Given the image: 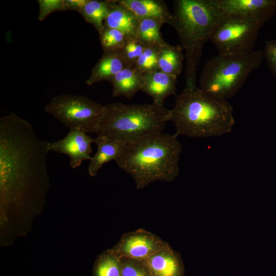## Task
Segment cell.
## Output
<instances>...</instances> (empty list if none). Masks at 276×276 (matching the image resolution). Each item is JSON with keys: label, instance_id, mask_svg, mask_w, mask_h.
I'll return each instance as SVG.
<instances>
[{"label": "cell", "instance_id": "1", "mask_svg": "<svg viewBox=\"0 0 276 276\" xmlns=\"http://www.w3.org/2000/svg\"><path fill=\"white\" fill-rule=\"evenodd\" d=\"M49 142L14 113L0 119V192L3 206L40 204L49 186Z\"/></svg>", "mask_w": 276, "mask_h": 276}, {"label": "cell", "instance_id": "2", "mask_svg": "<svg viewBox=\"0 0 276 276\" xmlns=\"http://www.w3.org/2000/svg\"><path fill=\"white\" fill-rule=\"evenodd\" d=\"M177 136L158 132L127 141L116 164L137 189L156 181H172L179 172L182 149Z\"/></svg>", "mask_w": 276, "mask_h": 276}, {"label": "cell", "instance_id": "3", "mask_svg": "<svg viewBox=\"0 0 276 276\" xmlns=\"http://www.w3.org/2000/svg\"><path fill=\"white\" fill-rule=\"evenodd\" d=\"M226 14L216 0H176L168 24L175 30L186 60V87H196L203 48Z\"/></svg>", "mask_w": 276, "mask_h": 276}, {"label": "cell", "instance_id": "4", "mask_svg": "<svg viewBox=\"0 0 276 276\" xmlns=\"http://www.w3.org/2000/svg\"><path fill=\"white\" fill-rule=\"evenodd\" d=\"M234 109L227 101L214 98L200 88L185 87L170 110V121L177 135L203 138L230 132L235 124Z\"/></svg>", "mask_w": 276, "mask_h": 276}, {"label": "cell", "instance_id": "5", "mask_svg": "<svg viewBox=\"0 0 276 276\" xmlns=\"http://www.w3.org/2000/svg\"><path fill=\"white\" fill-rule=\"evenodd\" d=\"M170 119V110L154 103H112L104 105L96 134L110 141L125 143L162 132Z\"/></svg>", "mask_w": 276, "mask_h": 276}, {"label": "cell", "instance_id": "6", "mask_svg": "<svg viewBox=\"0 0 276 276\" xmlns=\"http://www.w3.org/2000/svg\"><path fill=\"white\" fill-rule=\"evenodd\" d=\"M263 58V50L244 55L213 56L202 68L199 88L214 98L227 101L238 93Z\"/></svg>", "mask_w": 276, "mask_h": 276}, {"label": "cell", "instance_id": "7", "mask_svg": "<svg viewBox=\"0 0 276 276\" xmlns=\"http://www.w3.org/2000/svg\"><path fill=\"white\" fill-rule=\"evenodd\" d=\"M104 108L85 96L62 95L53 97L45 105L44 111L70 130L96 133Z\"/></svg>", "mask_w": 276, "mask_h": 276}, {"label": "cell", "instance_id": "8", "mask_svg": "<svg viewBox=\"0 0 276 276\" xmlns=\"http://www.w3.org/2000/svg\"><path fill=\"white\" fill-rule=\"evenodd\" d=\"M265 22L226 15L210 40L218 54L239 55L254 51L260 31Z\"/></svg>", "mask_w": 276, "mask_h": 276}, {"label": "cell", "instance_id": "9", "mask_svg": "<svg viewBox=\"0 0 276 276\" xmlns=\"http://www.w3.org/2000/svg\"><path fill=\"white\" fill-rule=\"evenodd\" d=\"M169 245L156 235L140 228L124 234L110 249L121 258L144 261Z\"/></svg>", "mask_w": 276, "mask_h": 276}, {"label": "cell", "instance_id": "10", "mask_svg": "<svg viewBox=\"0 0 276 276\" xmlns=\"http://www.w3.org/2000/svg\"><path fill=\"white\" fill-rule=\"evenodd\" d=\"M93 143L94 139L86 133L80 130H70L62 139L49 142L48 149L49 151L68 155L70 165L75 169L80 166L83 160L91 159Z\"/></svg>", "mask_w": 276, "mask_h": 276}, {"label": "cell", "instance_id": "11", "mask_svg": "<svg viewBox=\"0 0 276 276\" xmlns=\"http://www.w3.org/2000/svg\"><path fill=\"white\" fill-rule=\"evenodd\" d=\"M226 15L247 18L265 23L276 13V0H216Z\"/></svg>", "mask_w": 276, "mask_h": 276}, {"label": "cell", "instance_id": "12", "mask_svg": "<svg viewBox=\"0 0 276 276\" xmlns=\"http://www.w3.org/2000/svg\"><path fill=\"white\" fill-rule=\"evenodd\" d=\"M177 77L156 70L143 74L141 90L153 99V103L164 106L165 99L175 95Z\"/></svg>", "mask_w": 276, "mask_h": 276}, {"label": "cell", "instance_id": "13", "mask_svg": "<svg viewBox=\"0 0 276 276\" xmlns=\"http://www.w3.org/2000/svg\"><path fill=\"white\" fill-rule=\"evenodd\" d=\"M152 276H180L181 262L179 254L169 245L144 260Z\"/></svg>", "mask_w": 276, "mask_h": 276}, {"label": "cell", "instance_id": "14", "mask_svg": "<svg viewBox=\"0 0 276 276\" xmlns=\"http://www.w3.org/2000/svg\"><path fill=\"white\" fill-rule=\"evenodd\" d=\"M128 65L121 51L103 53L91 69L86 83L90 86L101 81H109Z\"/></svg>", "mask_w": 276, "mask_h": 276}, {"label": "cell", "instance_id": "15", "mask_svg": "<svg viewBox=\"0 0 276 276\" xmlns=\"http://www.w3.org/2000/svg\"><path fill=\"white\" fill-rule=\"evenodd\" d=\"M108 1L109 11L105 19L104 26L118 30L129 37H135L140 19L117 0Z\"/></svg>", "mask_w": 276, "mask_h": 276}, {"label": "cell", "instance_id": "16", "mask_svg": "<svg viewBox=\"0 0 276 276\" xmlns=\"http://www.w3.org/2000/svg\"><path fill=\"white\" fill-rule=\"evenodd\" d=\"M142 78L143 74L133 66L128 65L109 81L112 86V96L133 98L141 90Z\"/></svg>", "mask_w": 276, "mask_h": 276}, {"label": "cell", "instance_id": "17", "mask_svg": "<svg viewBox=\"0 0 276 276\" xmlns=\"http://www.w3.org/2000/svg\"><path fill=\"white\" fill-rule=\"evenodd\" d=\"M94 143L97 146V151L90 160L88 172L91 176L97 175L100 169L106 163L115 162L120 156L125 145L124 142L110 141L97 136Z\"/></svg>", "mask_w": 276, "mask_h": 276}, {"label": "cell", "instance_id": "18", "mask_svg": "<svg viewBox=\"0 0 276 276\" xmlns=\"http://www.w3.org/2000/svg\"><path fill=\"white\" fill-rule=\"evenodd\" d=\"M130 10L139 19L157 18L168 24L171 13L164 1L161 0H117Z\"/></svg>", "mask_w": 276, "mask_h": 276}, {"label": "cell", "instance_id": "19", "mask_svg": "<svg viewBox=\"0 0 276 276\" xmlns=\"http://www.w3.org/2000/svg\"><path fill=\"white\" fill-rule=\"evenodd\" d=\"M181 44L166 43L159 48L158 69L165 73L178 77L182 71L185 58Z\"/></svg>", "mask_w": 276, "mask_h": 276}, {"label": "cell", "instance_id": "20", "mask_svg": "<svg viewBox=\"0 0 276 276\" xmlns=\"http://www.w3.org/2000/svg\"><path fill=\"white\" fill-rule=\"evenodd\" d=\"M166 23L164 19L157 18L140 19L135 38L146 47L164 45L167 42L164 40L160 30Z\"/></svg>", "mask_w": 276, "mask_h": 276}, {"label": "cell", "instance_id": "21", "mask_svg": "<svg viewBox=\"0 0 276 276\" xmlns=\"http://www.w3.org/2000/svg\"><path fill=\"white\" fill-rule=\"evenodd\" d=\"M109 11L108 1L88 0L80 12L85 20L99 33Z\"/></svg>", "mask_w": 276, "mask_h": 276}, {"label": "cell", "instance_id": "22", "mask_svg": "<svg viewBox=\"0 0 276 276\" xmlns=\"http://www.w3.org/2000/svg\"><path fill=\"white\" fill-rule=\"evenodd\" d=\"M122 258L112 250L103 252L98 258L94 276H121Z\"/></svg>", "mask_w": 276, "mask_h": 276}, {"label": "cell", "instance_id": "23", "mask_svg": "<svg viewBox=\"0 0 276 276\" xmlns=\"http://www.w3.org/2000/svg\"><path fill=\"white\" fill-rule=\"evenodd\" d=\"M99 33L103 53L121 51L129 37L118 30L105 26Z\"/></svg>", "mask_w": 276, "mask_h": 276}, {"label": "cell", "instance_id": "24", "mask_svg": "<svg viewBox=\"0 0 276 276\" xmlns=\"http://www.w3.org/2000/svg\"><path fill=\"white\" fill-rule=\"evenodd\" d=\"M159 47H146L134 64L133 66L135 68L142 74L158 70V53Z\"/></svg>", "mask_w": 276, "mask_h": 276}, {"label": "cell", "instance_id": "25", "mask_svg": "<svg viewBox=\"0 0 276 276\" xmlns=\"http://www.w3.org/2000/svg\"><path fill=\"white\" fill-rule=\"evenodd\" d=\"M146 47V46L136 38L128 37L121 52L128 65L134 66Z\"/></svg>", "mask_w": 276, "mask_h": 276}, {"label": "cell", "instance_id": "26", "mask_svg": "<svg viewBox=\"0 0 276 276\" xmlns=\"http://www.w3.org/2000/svg\"><path fill=\"white\" fill-rule=\"evenodd\" d=\"M121 276H152L144 261L122 258Z\"/></svg>", "mask_w": 276, "mask_h": 276}, {"label": "cell", "instance_id": "27", "mask_svg": "<svg viewBox=\"0 0 276 276\" xmlns=\"http://www.w3.org/2000/svg\"><path fill=\"white\" fill-rule=\"evenodd\" d=\"M39 13L38 19L44 20L50 14L64 11V0H38Z\"/></svg>", "mask_w": 276, "mask_h": 276}, {"label": "cell", "instance_id": "28", "mask_svg": "<svg viewBox=\"0 0 276 276\" xmlns=\"http://www.w3.org/2000/svg\"><path fill=\"white\" fill-rule=\"evenodd\" d=\"M263 56L270 72L276 78V39L265 41Z\"/></svg>", "mask_w": 276, "mask_h": 276}, {"label": "cell", "instance_id": "29", "mask_svg": "<svg viewBox=\"0 0 276 276\" xmlns=\"http://www.w3.org/2000/svg\"><path fill=\"white\" fill-rule=\"evenodd\" d=\"M88 0H64V11H76L80 13Z\"/></svg>", "mask_w": 276, "mask_h": 276}]
</instances>
